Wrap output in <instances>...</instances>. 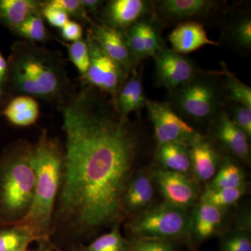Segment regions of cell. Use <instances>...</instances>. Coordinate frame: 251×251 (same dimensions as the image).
<instances>
[{"instance_id":"6da1fadb","label":"cell","mask_w":251,"mask_h":251,"mask_svg":"<svg viewBox=\"0 0 251 251\" xmlns=\"http://www.w3.org/2000/svg\"><path fill=\"white\" fill-rule=\"evenodd\" d=\"M59 108L66 144L50 240L78 247L125 221L122 198L134 171L138 137L115 103L90 86L72 92Z\"/></svg>"},{"instance_id":"7a4b0ae2","label":"cell","mask_w":251,"mask_h":251,"mask_svg":"<svg viewBox=\"0 0 251 251\" xmlns=\"http://www.w3.org/2000/svg\"><path fill=\"white\" fill-rule=\"evenodd\" d=\"M4 93L28 96L62 105L72 92L65 60L57 51L26 40L11 49Z\"/></svg>"},{"instance_id":"3957f363","label":"cell","mask_w":251,"mask_h":251,"mask_svg":"<svg viewBox=\"0 0 251 251\" xmlns=\"http://www.w3.org/2000/svg\"><path fill=\"white\" fill-rule=\"evenodd\" d=\"M32 158L36 175L35 192L27 215L17 225L27 229L34 241L52 243L51 226L62 184L64 150L57 138L44 130L33 145Z\"/></svg>"},{"instance_id":"277c9868","label":"cell","mask_w":251,"mask_h":251,"mask_svg":"<svg viewBox=\"0 0 251 251\" xmlns=\"http://www.w3.org/2000/svg\"><path fill=\"white\" fill-rule=\"evenodd\" d=\"M33 145L21 140L11 144L0 158V219L16 226L30 209L36 175Z\"/></svg>"},{"instance_id":"5b68a950","label":"cell","mask_w":251,"mask_h":251,"mask_svg":"<svg viewBox=\"0 0 251 251\" xmlns=\"http://www.w3.org/2000/svg\"><path fill=\"white\" fill-rule=\"evenodd\" d=\"M191 210L165 202L153 204L138 215L126 220L130 239L165 241L189 245Z\"/></svg>"},{"instance_id":"8992f818","label":"cell","mask_w":251,"mask_h":251,"mask_svg":"<svg viewBox=\"0 0 251 251\" xmlns=\"http://www.w3.org/2000/svg\"><path fill=\"white\" fill-rule=\"evenodd\" d=\"M173 92L175 106L185 116L204 121L219 114L220 92L209 79L196 77Z\"/></svg>"},{"instance_id":"52a82bcc","label":"cell","mask_w":251,"mask_h":251,"mask_svg":"<svg viewBox=\"0 0 251 251\" xmlns=\"http://www.w3.org/2000/svg\"><path fill=\"white\" fill-rule=\"evenodd\" d=\"M85 41L90 53V66L83 77L85 84L110 95L115 101L117 94L128 77L123 68L108 55L87 30Z\"/></svg>"},{"instance_id":"ba28073f","label":"cell","mask_w":251,"mask_h":251,"mask_svg":"<svg viewBox=\"0 0 251 251\" xmlns=\"http://www.w3.org/2000/svg\"><path fill=\"white\" fill-rule=\"evenodd\" d=\"M145 107L153 125L157 148L170 143L184 144L189 147L201 135L178 116L168 104L147 99Z\"/></svg>"},{"instance_id":"9c48e42d","label":"cell","mask_w":251,"mask_h":251,"mask_svg":"<svg viewBox=\"0 0 251 251\" xmlns=\"http://www.w3.org/2000/svg\"><path fill=\"white\" fill-rule=\"evenodd\" d=\"M165 202L191 210L201 196L200 183L192 176L156 167L150 170Z\"/></svg>"},{"instance_id":"30bf717a","label":"cell","mask_w":251,"mask_h":251,"mask_svg":"<svg viewBox=\"0 0 251 251\" xmlns=\"http://www.w3.org/2000/svg\"><path fill=\"white\" fill-rule=\"evenodd\" d=\"M154 58L157 81L168 90L174 91L198 76L192 61L172 49L161 48Z\"/></svg>"},{"instance_id":"8fae6325","label":"cell","mask_w":251,"mask_h":251,"mask_svg":"<svg viewBox=\"0 0 251 251\" xmlns=\"http://www.w3.org/2000/svg\"><path fill=\"white\" fill-rule=\"evenodd\" d=\"M228 209L198 201L191 209L189 246L198 247L226 230Z\"/></svg>"},{"instance_id":"7c38bea8","label":"cell","mask_w":251,"mask_h":251,"mask_svg":"<svg viewBox=\"0 0 251 251\" xmlns=\"http://www.w3.org/2000/svg\"><path fill=\"white\" fill-rule=\"evenodd\" d=\"M156 188L150 171L133 172L122 198L125 220L138 215L153 205Z\"/></svg>"},{"instance_id":"4fadbf2b","label":"cell","mask_w":251,"mask_h":251,"mask_svg":"<svg viewBox=\"0 0 251 251\" xmlns=\"http://www.w3.org/2000/svg\"><path fill=\"white\" fill-rule=\"evenodd\" d=\"M212 133L214 138L227 152L236 159L250 166L251 149L249 141L250 139L234 125L227 112H220L215 117Z\"/></svg>"},{"instance_id":"5bb4252c","label":"cell","mask_w":251,"mask_h":251,"mask_svg":"<svg viewBox=\"0 0 251 251\" xmlns=\"http://www.w3.org/2000/svg\"><path fill=\"white\" fill-rule=\"evenodd\" d=\"M91 34L100 47L117 64H120L128 75L135 70L133 56L127 44L125 31L99 25L94 21L90 25Z\"/></svg>"},{"instance_id":"9a60e30c","label":"cell","mask_w":251,"mask_h":251,"mask_svg":"<svg viewBox=\"0 0 251 251\" xmlns=\"http://www.w3.org/2000/svg\"><path fill=\"white\" fill-rule=\"evenodd\" d=\"M192 175L198 182L208 183L219 171L223 158L214 144L200 135L189 146Z\"/></svg>"},{"instance_id":"2e32d148","label":"cell","mask_w":251,"mask_h":251,"mask_svg":"<svg viewBox=\"0 0 251 251\" xmlns=\"http://www.w3.org/2000/svg\"><path fill=\"white\" fill-rule=\"evenodd\" d=\"M148 9V3L142 0H112L100 10L102 24L125 31L138 22Z\"/></svg>"},{"instance_id":"e0dca14e","label":"cell","mask_w":251,"mask_h":251,"mask_svg":"<svg viewBox=\"0 0 251 251\" xmlns=\"http://www.w3.org/2000/svg\"><path fill=\"white\" fill-rule=\"evenodd\" d=\"M173 50L180 54H186L204 46L218 45L210 40L202 25L197 22L181 23L172 31L169 36Z\"/></svg>"},{"instance_id":"ac0fdd59","label":"cell","mask_w":251,"mask_h":251,"mask_svg":"<svg viewBox=\"0 0 251 251\" xmlns=\"http://www.w3.org/2000/svg\"><path fill=\"white\" fill-rule=\"evenodd\" d=\"M40 115V107L36 99L28 96H16L0 112L11 125L27 127L34 125Z\"/></svg>"},{"instance_id":"d6986e66","label":"cell","mask_w":251,"mask_h":251,"mask_svg":"<svg viewBox=\"0 0 251 251\" xmlns=\"http://www.w3.org/2000/svg\"><path fill=\"white\" fill-rule=\"evenodd\" d=\"M147 99L141 78L136 72L132 73L122 86L115 99V106L122 118L128 119L131 112H140L145 107Z\"/></svg>"},{"instance_id":"ffe728a7","label":"cell","mask_w":251,"mask_h":251,"mask_svg":"<svg viewBox=\"0 0 251 251\" xmlns=\"http://www.w3.org/2000/svg\"><path fill=\"white\" fill-rule=\"evenodd\" d=\"M156 159L164 169L193 176L191 153L187 145L176 143L160 145L157 148Z\"/></svg>"},{"instance_id":"44dd1931","label":"cell","mask_w":251,"mask_h":251,"mask_svg":"<svg viewBox=\"0 0 251 251\" xmlns=\"http://www.w3.org/2000/svg\"><path fill=\"white\" fill-rule=\"evenodd\" d=\"M44 1L0 0V25L12 31L31 15L41 12Z\"/></svg>"},{"instance_id":"7402d4cb","label":"cell","mask_w":251,"mask_h":251,"mask_svg":"<svg viewBox=\"0 0 251 251\" xmlns=\"http://www.w3.org/2000/svg\"><path fill=\"white\" fill-rule=\"evenodd\" d=\"M247 185V176L242 167L230 157L225 156L219 171L206 184V188L217 190L234 188Z\"/></svg>"},{"instance_id":"603a6c76","label":"cell","mask_w":251,"mask_h":251,"mask_svg":"<svg viewBox=\"0 0 251 251\" xmlns=\"http://www.w3.org/2000/svg\"><path fill=\"white\" fill-rule=\"evenodd\" d=\"M213 3L205 0H165L160 1V9L169 18H190L205 13Z\"/></svg>"},{"instance_id":"cb8c5ba5","label":"cell","mask_w":251,"mask_h":251,"mask_svg":"<svg viewBox=\"0 0 251 251\" xmlns=\"http://www.w3.org/2000/svg\"><path fill=\"white\" fill-rule=\"evenodd\" d=\"M129 241L120 232V224L114 225L108 233L104 234L88 245L81 244L74 251H128Z\"/></svg>"},{"instance_id":"d4e9b609","label":"cell","mask_w":251,"mask_h":251,"mask_svg":"<svg viewBox=\"0 0 251 251\" xmlns=\"http://www.w3.org/2000/svg\"><path fill=\"white\" fill-rule=\"evenodd\" d=\"M248 185L234 188L213 190L205 188L198 201L221 209H229L236 205L247 193Z\"/></svg>"},{"instance_id":"484cf974","label":"cell","mask_w":251,"mask_h":251,"mask_svg":"<svg viewBox=\"0 0 251 251\" xmlns=\"http://www.w3.org/2000/svg\"><path fill=\"white\" fill-rule=\"evenodd\" d=\"M44 20L41 12H36L31 15L11 31L24 39L23 40L31 41L35 44L46 42L49 40L50 35Z\"/></svg>"},{"instance_id":"4316f807","label":"cell","mask_w":251,"mask_h":251,"mask_svg":"<svg viewBox=\"0 0 251 251\" xmlns=\"http://www.w3.org/2000/svg\"><path fill=\"white\" fill-rule=\"evenodd\" d=\"M219 251H251V231L226 229L220 235Z\"/></svg>"},{"instance_id":"83f0119b","label":"cell","mask_w":251,"mask_h":251,"mask_svg":"<svg viewBox=\"0 0 251 251\" xmlns=\"http://www.w3.org/2000/svg\"><path fill=\"white\" fill-rule=\"evenodd\" d=\"M226 90L228 92L229 98L235 104L244 105L251 108V88L235 75L227 71H225Z\"/></svg>"},{"instance_id":"f1b7e54d","label":"cell","mask_w":251,"mask_h":251,"mask_svg":"<svg viewBox=\"0 0 251 251\" xmlns=\"http://www.w3.org/2000/svg\"><path fill=\"white\" fill-rule=\"evenodd\" d=\"M62 44L67 49L69 61L75 66L77 72L83 77L88 70L90 62L88 46L85 39H80L71 44L63 42Z\"/></svg>"},{"instance_id":"f546056e","label":"cell","mask_w":251,"mask_h":251,"mask_svg":"<svg viewBox=\"0 0 251 251\" xmlns=\"http://www.w3.org/2000/svg\"><path fill=\"white\" fill-rule=\"evenodd\" d=\"M27 240L34 242L30 233L21 226L0 231V251H14Z\"/></svg>"},{"instance_id":"4dcf8cb0","label":"cell","mask_w":251,"mask_h":251,"mask_svg":"<svg viewBox=\"0 0 251 251\" xmlns=\"http://www.w3.org/2000/svg\"><path fill=\"white\" fill-rule=\"evenodd\" d=\"M48 4L62 9L74 21L86 23L89 25L93 22L84 8L81 0H48Z\"/></svg>"},{"instance_id":"1f68e13d","label":"cell","mask_w":251,"mask_h":251,"mask_svg":"<svg viewBox=\"0 0 251 251\" xmlns=\"http://www.w3.org/2000/svg\"><path fill=\"white\" fill-rule=\"evenodd\" d=\"M126 39L130 53L135 62L145 58V46L142 35L141 22H137L125 31Z\"/></svg>"},{"instance_id":"d6a6232c","label":"cell","mask_w":251,"mask_h":251,"mask_svg":"<svg viewBox=\"0 0 251 251\" xmlns=\"http://www.w3.org/2000/svg\"><path fill=\"white\" fill-rule=\"evenodd\" d=\"M128 251H178L175 243L148 239H129Z\"/></svg>"},{"instance_id":"836d02e7","label":"cell","mask_w":251,"mask_h":251,"mask_svg":"<svg viewBox=\"0 0 251 251\" xmlns=\"http://www.w3.org/2000/svg\"><path fill=\"white\" fill-rule=\"evenodd\" d=\"M229 115L234 125L251 138V108L239 104H234Z\"/></svg>"},{"instance_id":"e575fe53","label":"cell","mask_w":251,"mask_h":251,"mask_svg":"<svg viewBox=\"0 0 251 251\" xmlns=\"http://www.w3.org/2000/svg\"><path fill=\"white\" fill-rule=\"evenodd\" d=\"M232 39L237 46L242 49H250L251 47V18H244L234 26L232 31Z\"/></svg>"},{"instance_id":"d590c367","label":"cell","mask_w":251,"mask_h":251,"mask_svg":"<svg viewBox=\"0 0 251 251\" xmlns=\"http://www.w3.org/2000/svg\"><path fill=\"white\" fill-rule=\"evenodd\" d=\"M41 14L44 19L52 27L61 29L70 20V18L64 11L44 1Z\"/></svg>"},{"instance_id":"8d00e7d4","label":"cell","mask_w":251,"mask_h":251,"mask_svg":"<svg viewBox=\"0 0 251 251\" xmlns=\"http://www.w3.org/2000/svg\"><path fill=\"white\" fill-rule=\"evenodd\" d=\"M141 27L145 56L146 57H154L157 52L161 49L156 31L151 25L147 23L141 22Z\"/></svg>"},{"instance_id":"74e56055","label":"cell","mask_w":251,"mask_h":251,"mask_svg":"<svg viewBox=\"0 0 251 251\" xmlns=\"http://www.w3.org/2000/svg\"><path fill=\"white\" fill-rule=\"evenodd\" d=\"M63 39L70 42H75L83 39V29L80 23L72 20L69 21L60 29Z\"/></svg>"},{"instance_id":"f35d334b","label":"cell","mask_w":251,"mask_h":251,"mask_svg":"<svg viewBox=\"0 0 251 251\" xmlns=\"http://www.w3.org/2000/svg\"><path fill=\"white\" fill-rule=\"evenodd\" d=\"M233 229H244V230L251 231V214L250 205L242 206L239 209L237 215L234 221Z\"/></svg>"},{"instance_id":"ab89813d","label":"cell","mask_w":251,"mask_h":251,"mask_svg":"<svg viewBox=\"0 0 251 251\" xmlns=\"http://www.w3.org/2000/svg\"><path fill=\"white\" fill-rule=\"evenodd\" d=\"M81 1L88 14H98L104 4V1L100 0H81Z\"/></svg>"},{"instance_id":"60d3db41","label":"cell","mask_w":251,"mask_h":251,"mask_svg":"<svg viewBox=\"0 0 251 251\" xmlns=\"http://www.w3.org/2000/svg\"><path fill=\"white\" fill-rule=\"evenodd\" d=\"M8 74V62L0 51V86L4 89Z\"/></svg>"},{"instance_id":"b9f144b4","label":"cell","mask_w":251,"mask_h":251,"mask_svg":"<svg viewBox=\"0 0 251 251\" xmlns=\"http://www.w3.org/2000/svg\"><path fill=\"white\" fill-rule=\"evenodd\" d=\"M54 248L52 243L47 242H38V246L36 249L32 250H28L27 251H52Z\"/></svg>"},{"instance_id":"7bdbcfd3","label":"cell","mask_w":251,"mask_h":251,"mask_svg":"<svg viewBox=\"0 0 251 251\" xmlns=\"http://www.w3.org/2000/svg\"><path fill=\"white\" fill-rule=\"evenodd\" d=\"M32 242V240L26 241L25 242L23 243V244H22V245L21 246V247L18 248V249H16V250H15L14 251H27L28 247H29V244H30Z\"/></svg>"},{"instance_id":"ee69618b","label":"cell","mask_w":251,"mask_h":251,"mask_svg":"<svg viewBox=\"0 0 251 251\" xmlns=\"http://www.w3.org/2000/svg\"><path fill=\"white\" fill-rule=\"evenodd\" d=\"M4 90H3L2 87L0 86V103H1V100H2L3 96H4Z\"/></svg>"}]
</instances>
